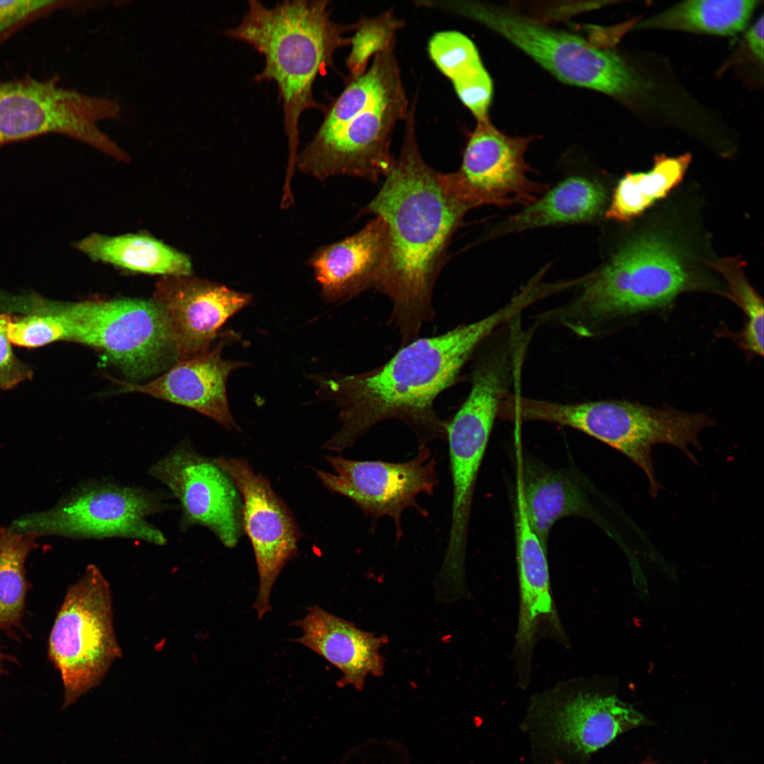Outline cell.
<instances>
[{"label": "cell", "mask_w": 764, "mask_h": 764, "mask_svg": "<svg viewBox=\"0 0 764 764\" xmlns=\"http://www.w3.org/2000/svg\"><path fill=\"white\" fill-rule=\"evenodd\" d=\"M439 174L419 152L412 107L399 156L361 211L388 226L386 255L373 289L390 300L391 321L402 345L419 337L424 323L434 318V285L453 236L469 211L445 192Z\"/></svg>", "instance_id": "1"}, {"label": "cell", "mask_w": 764, "mask_h": 764, "mask_svg": "<svg viewBox=\"0 0 764 764\" xmlns=\"http://www.w3.org/2000/svg\"><path fill=\"white\" fill-rule=\"evenodd\" d=\"M517 313V306L508 302L475 322L402 345L378 367L323 379L322 387L340 409L342 425L322 448L342 452L374 426L392 419L412 429L418 446L446 440V421L434 406L436 398L456 383L482 342Z\"/></svg>", "instance_id": "2"}, {"label": "cell", "mask_w": 764, "mask_h": 764, "mask_svg": "<svg viewBox=\"0 0 764 764\" xmlns=\"http://www.w3.org/2000/svg\"><path fill=\"white\" fill-rule=\"evenodd\" d=\"M354 28L331 18L327 0L284 1L272 7L250 0L241 21L226 31L228 37L263 56L265 66L255 80L273 81L277 86L288 142L286 183H291L296 166L301 115L319 108L313 95L315 81L333 67L335 52L349 45L345 34Z\"/></svg>", "instance_id": "3"}, {"label": "cell", "mask_w": 764, "mask_h": 764, "mask_svg": "<svg viewBox=\"0 0 764 764\" xmlns=\"http://www.w3.org/2000/svg\"><path fill=\"white\" fill-rule=\"evenodd\" d=\"M394 49L376 54L363 74L347 81L299 154L301 171L320 180L345 175L374 183L387 175L395 160L393 129L410 108Z\"/></svg>", "instance_id": "4"}, {"label": "cell", "mask_w": 764, "mask_h": 764, "mask_svg": "<svg viewBox=\"0 0 764 764\" xmlns=\"http://www.w3.org/2000/svg\"><path fill=\"white\" fill-rule=\"evenodd\" d=\"M674 243L664 236H639L622 246L604 265L577 279V294L539 314L577 336L601 335L618 320L662 308L679 294L708 287L687 266Z\"/></svg>", "instance_id": "5"}, {"label": "cell", "mask_w": 764, "mask_h": 764, "mask_svg": "<svg viewBox=\"0 0 764 764\" xmlns=\"http://www.w3.org/2000/svg\"><path fill=\"white\" fill-rule=\"evenodd\" d=\"M451 8L502 36L565 83L602 92L623 103L636 88L635 62L615 51L499 6L458 2Z\"/></svg>", "instance_id": "6"}, {"label": "cell", "mask_w": 764, "mask_h": 764, "mask_svg": "<svg viewBox=\"0 0 764 764\" xmlns=\"http://www.w3.org/2000/svg\"><path fill=\"white\" fill-rule=\"evenodd\" d=\"M546 419L549 423L580 431L625 456L644 471L654 497L661 485L654 472L652 448L669 444L695 463L689 447L700 449L699 433L714 425L713 419L705 413L613 400L552 402Z\"/></svg>", "instance_id": "7"}, {"label": "cell", "mask_w": 764, "mask_h": 764, "mask_svg": "<svg viewBox=\"0 0 764 764\" xmlns=\"http://www.w3.org/2000/svg\"><path fill=\"white\" fill-rule=\"evenodd\" d=\"M515 383L511 366L495 356H482L474 366L469 393L446 421L453 496L451 523L442 569L464 572L468 526L477 478L499 405Z\"/></svg>", "instance_id": "8"}, {"label": "cell", "mask_w": 764, "mask_h": 764, "mask_svg": "<svg viewBox=\"0 0 764 764\" xmlns=\"http://www.w3.org/2000/svg\"><path fill=\"white\" fill-rule=\"evenodd\" d=\"M120 111L110 98L62 86L57 76L37 79L26 74L0 80V150L10 144L57 134L127 161L128 154L98 127L101 121L118 119Z\"/></svg>", "instance_id": "9"}, {"label": "cell", "mask_w": 764, "mask_h": 764, "mask_svg": "<svg viewBox=\"0 0 764 764\" xmlns=\"http://www.w3.org/2000/svg\"><path fill=\"white\" fill-rule=\"evenodd\" d=\"M120 656L110 584L90 565L68 589L48 640V656L63 683V707L98 685Z\"/></svg>", "instance_id": "10"}, {"label": "cell", "mask_w": 764, "mask_h": 764, "mask_svg": "<svg viewBox=\"0 0 764 764\" xmlns=\"http://www.w3.org/2000/svg\"><path fill=\"white\" fill-rule=\"evenodd\" d=\"M67 341L100 351L128 377L140 379L176 361L165 319L152 301H55Z\"/></svg>", "instance_id": "11"}, {"label": "cell", "mask_w": 764, "mask_h": 764, "mask_svg": "<svg viewBox=\"0 0 764 764\" xmlns=\"http://www.w3.org/2000/svg\"><path fill=\"white\" fill-rule=\"evenodd\" d=\"M166 509L156 492L108 482L86 484L54 508L13 521L16 531L68 538H125L163 545V533L147 517Z\"/></svg>", "instance_id": "12"}, {"label": "cell", "mask_w": 764, "mask_h": 764, "mask_svg": "<svg viewBox=\"0 0 764 764\" xmlns=\"http://www.w3.org/2000/svg\"><path fill=\"white\" fill-rule=\"evenodd\" d=\"M531 137H512L490 120L477 122L468 136L459 168L439 172L445 192L469 211L482 205L526 206L549 186L531 179L525 153Z\"/></svg>", "instance_id": "13"}, {"label": "cell", "mask_w": 764, "mask_h": 764, "mask_svg": "<svg viewBox=\"0 0 764 764\" xmlns=\"http://www.w3.org/2000/svg\"><path fill=\"white\" fill-rule=\"evenodd\" d=\"M324 458L333 473L313 469L323 485L350 499L373 521L391 518L397 541L403 536L402 515L406 509L428 516L417 502L420 494L432 495L439 484L437 462L427 445L418 446L414 458L400 463L352 460L341 455Z\"/></svg>", "instance_id": "14"}, {"label": "cell", "mask_w": 764, "mask_h": 764, "mask_svg": "<svg viewBox=\"0 0 764 764\" xmlns=\"http://www.w3.org/2000/svg\"><path fill=\"white\" fill-rule=\"evenodd\" d=\"M149 473L178 500L183 526L205 527L228 548L238 543L243 533L241 496L216 458L184 443L153 464Z\"/></svg>", "instance_id": "15"}, {"label": "cell", "mask_w": 764, "mask_h": 764, "mask_svg": "<svg viewBox=\"0 0 764 764\" xmlns=\"http://www.w3.org/2000/svg\"><path fill=\"white\" fill-rule=\"evenodd\" d=\"M229 474L242 499V526L252 545L259 577L253 608L259 619L272 610L270 596L286 563L299 555L302 535L290 509L270 480L244 458H216Z\"/></svg>", "instance_id": "16"}, {"label": "cell", "mask_w": 764, "mask_h": 764, "mask_svg": "<svg viewBox=\"0 0 764 764\" xmlns=\"http://www.w3.org/2000/svg\"><path fill=\"white\" fill-rule=\"evenodd\" d=\"M165 319L176 361L210 349L219 330L251 295L190 276H167L151 299Z\"/></svg>", "instance_id": "17"}, {"label": "cell", "mask_w": 764, "mask_h": 764, "mask_svg": "<svg viewBox=\"0 0 764 764\" xmlns=\"http://www.w3.org/2000/svg\"><path fill=\"white\" fill-rule=\"evenodd\" d=\"M516 499L514 526L520 605L514 652L521 681H526L538 638L548 635L562 640L565 639V634L552 596L547 548L528 521L517 482Z\"/></svg>", "instance_id": "18"}, {"label": "cell", "mask_w": 764, "mask_h": 764, "mask_svg": "<svg viewBox=\"0 0 764 764\" xmlns=\"http://www.w3.org/2000/svg\"><path fill=\"white\" fill-rule=\"evenodd\" d=\"M543 714V727L550 741L581 755L594 753L646 722L641 713L616 696L587 690L553 700Z\"/></svg>", "instance_id": "19"}, {"label": "cell", "mask_w": 764, "mask_h": 764, "mask_svg": "<svg viewBox=\"0 0 764 764\" xmlns=\"http://www.w3.org/2000/svg\"><path fill=\"white\" fill-rule=\"evenodd\" d=\"M222 344L177 360L158 378L144 385L110 379L123 391L139 392L193 409L233 431L238 428L229 410L226 381L234 369L248 366L221 357Z\"/></svg>", "instance_id": "20"}, {"label": "cell", "mask_w": 764, "mask_h": 764, "mask_svg": "<svg viewBox=\"0 0 764 764\" xmlns=\"http://www.w3.org/2000/svg\"><path fill=\"white\" fill-rule=\"evenodd\" d=\"M306 615L292 623L303 635L294 641L317 653L338 668L342 677L337 686L351 685L363 690L368 676H380L384 671L381 647L388 639L363 630L354 623L315 605Z\"/></svg>", "instance_id": "21"}, {"label": "cell", "mask_w": 764, "mask_h": 764, "mask_svg": "<svg viewBox=\"0 0 764 764\" xmlns=\"http://www.w3.org/2000/svg\"><path fill=\"white\" fill-rule=\"evenodd\" d=\"M386 221L375 216L358 232L318 248L309 260L323 299L347 300L373 289L388 248Z\"/></svg>", "instance_id": "22"}, {"label": "cell", "mask_w": 764, "mask_h": 764, "mask_svg": "<svg viewBox=\"0 0 764 764\" xmlns=\"http://www.w3.org/2000/svg\"><path fill=\"white\" fill-rule=\"evenodd\" d=\"M608 200L603 185L584 175H572L550 187L534 202L501 222L497 236L529 229L589 222L603 212Z\"/></svg>", "instance_id": "23"}, {"label": "cell", "mask_w": 764, "mask_h": 764, "mask_svg": "<svg viewBox=\"0 0 764 764\" xmlns=\"http://www.w3.org/2000/svg\"><path fill=\"white\" fill-rule=\"evenodd\" d=\"M517 471L526 517L546 548L550 531L560 519L589 516L588 497L566 474L533 461L523 464L521 456Z\"/></svg>", "instance_id": "24"}, {"label": "cell", "mask_w": 764, "mask_h": 764, "mask_svg": "<svg viewBox=\"0 0 764 764\" xmlns=\"http://www.w3.org/2000/svg\"><path fill=\"white\" fill-rule=\"evenodd\" d=\"M427 50L431 60L450 80L459 100L477 122L489 120L493 83L473 42L458 31L444 30L431 37Z\"/></svg>", "instance_id": "25"}, {"label": "cell", "mask_w": 764, "mask_h": 764, "mask_svg": "<svg viewBox=\"0 0 764 764\" xmlns=\"http://www.w3.org/2000/svg\"><path fill=\"white\" fill-rule=\"evenodd\" d=\"M76 248L94 260L133 272L165 277L192 273L186 255L149 236L93 233L78 242Z\"/></svg>", "instance_id": "26"}, {"label": "cell", "mask_w": 764, "mask_h": 764, "mask_svg": "<svg viewBox=\"0 0 764 764\" xmlns=\"http://www.w3.org/2000/svg\"><path fill=\"white\" fill-rule=\"evenodd\" d=\"M759 3L757 0L681 1L635 23L633 28L733 36L744 30Z\"/></svg>", "instance_id": "27"}, {"label": "cell", "mask_w": 764, "mask_h": 764, "mask_svg": "<svg viewBox=\"0 0 764 764\" xmlns=\"http://www.w3.org/2000/svg\"><path fill=\"white\" fill-rule=\"evenodd\" d=\"M690 161V154L676 157L660 155L649 170L627 173L613 191L606 218L623 222L642 214L681 183Z\"/></svg>", "instance_id": "28"}, {"label": "cell", "mask_w": 764, "mask_h": 764, "mask_svg": "<svg viewBox=\"0 0 764 764\" xmlns=\"http://www.w3.org/2000/svg\"><path fill=\"white\" fill-rule=\"evenodd\" d=\"M37 536L0 530V630L11 633L20 625L29 589L25 562L36 546Z\"/></svg>", "instance_id": "29"}, {"label": "cell", "mask_w": 764, "mask_h": 764, "mask_svg": "<svg viewBox=\"0 0 764 764\" xmlns=\"http://www.w3.org/2000/svg\"><path fill=\"white\" fill-rule=\"evenodd\" d=\"M742 263L738 257H725L710 265L724 277L728 289L726 296L745 315V323L734 339L748 356L763 357V301L746 277Z\"/></svg>", "instance_id": "30"}, {"label": "cell", "mask_w": 764, "mask_h": 764, "mask_svg": "<svg viewBox=\"0 0 764 764\" xmlns=\"http://www.w3.org/2000/svg\"><path fill=\"white\" fill-rule=\"evenodd\" d=\"M403 25L404 22L392 10L375 17H361L354 23L346 59L349 77L363 74L376 54L395 46L396 34Z\"/></svg>", "instance_id": "31"}, {"label": "cell", "mask_w": 764, "mask_h": 764, "mask_svg": "<svg viewBox=\"0 0 764 764\" xmlns=\"http://www.w3.org/2000/svg\"><path fill=\"white\" fill-rule=\"evenodd\" d=\"M86 1L60 0H0V41L23 25L61 9L84 11Z\"/></svg>", "instance_id": "32"}, {"label": "cell", "mask_w": 764, "mask_h": 764, "mask_svg": "<svg viewBox=\"0 0 764 764\" xmlns=\"http://www.w3.org/2000/svg\"><path fill=\"white\" fill-rule=\"evenodd\" d=\"M11 318L10 313H0V390H8L19 383L30 380L33 376L31 367L21 361L12 349L8 337V325Z\"/></svg>", "instance_id": "33"}, {"label": "cell", "mask_w": 764, "mask_h": 764, "mask_svg": "<svg viewBox=\"0 0 764 764\" xmlns=\"http://www.w3.org/2000/svg\"><path fill=\"white\" fill-rule=\"evenodd\" d=\"M763 14L756 19L747 30L745 38L747 45L753 57L761 64L763 63Z\"/></svg>", "instance_id": "34"}, {"label": "cell", "mask_w": 764, "mask_h": 764, "mask_svg": "<svg viewBox=\"0 0 764 764\" xmlns=\"http://www.w3.org/2000/svg\"><path fill=\"white\" fill-rule=\"evenodd\" d=\"M6 659H11V657L4 654L0 649V675L6 672L3 668L2 661Z\"/></svg>", "instance_id": "35"}, {"label": "cell", "mask_w": 764, "mask_h": 764, "mask_svg": "<svg viewBox=\"0 0 764 764\" xmlns=\"http://www.w3.org/2000/svg\"><path fill=\"white\" fill-rule=\"evenodd\" d=\"M551 764H565V763L562 760H555L553 761V763H551ZM640 764H659V763L652 761L650 758H647L646 760L642 761Z\"/></svg>", "instance_id": "36"}]
</instances>
